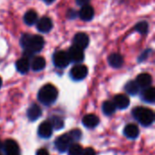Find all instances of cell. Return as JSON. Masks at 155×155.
<instances>
[{
    "label": "cell",
    "mask_w": 155,
    "mask_h": 155,
    "mask_svg": "<svg viewBox=\"0 0 155 155\" xmlns=\"http://www.w3.org/2000/svg\"><path fill=\"white\" fill-rule=\"evenodd\" d=\"M20 43L25 52H28L30 54L40 52L45 45L44 38L39 35H24L21 38Z\"/></svg>",
    "instance_id": "1"
},
{
    "label": "cell",
    "mask_w": 155,
    "mask_h": 155,
    "mask_svg": "<svg viewBox=\"0 0 155 155\" xmlns=\"http://www.w3.org/2000/svg\"><path fill=\"white\" fill-rule=\"evenodd\" d=\"M58 96V91L53 84L44 85L38 92V100L45 105H50L55 102Z\"/></svg>",
    "instance_id": "2"
},
{
    "label": "cell",
    "mask_w": 155,
    "mask_h": 155,
    "mask_svg": "<svg viewBox=\"0 0 155 155\" xmlns=\"http://www.w3.org/2000/svg\"><path fill=\"white\" fill-rule=\"evenodd\" d=\"M135 119L143 126L151 125L154 121V114L151 109L143 107H136L133 111Z\"/></svg>",
    "instance_id": "3"
},
{
    "label": "cell",
    "mask_w": 155,
    "mask_h": 155,
    "mask_svg": "<svg viewBox=\"0 0 155 155\" xmlns=\"http://www.w3.org/2000/svg\"><path fill=\"white\" fill-rule=\"evenodd\" d=\"M53 61H54V65L58 68H64L71 62L69 59L68 54L64 51L55 52L54 56H53Z\"/></svg>",
    "instance_id": "4"
},
{
    "label": "cell",
    "mask_w": 155,
    "mask_h": 155,
    "mask_svg": "<svg viewBox=\"0 0 155 155\" xmlns=\"http://www.w3.org/2000/svg\"><path fill=\"white\" fill-rule=\"evenodd\" d=\"M88 74V69L85 65L84 64H77V65H74L72 69H71V77L74 79V80H76V81H80V80H83L86 77Z\"/></svg>",
    "instance_id": "5"
},
{
    "label": "cell",
    "mask_w": 155,
    "mask_h": 155,
    "mask_svg": "<svg viewBox=\"0 0 155 155\" xmlns=\"http://www.w3.org/2000/svg\"><path fill=\"white\" fill-rule=\"evenodd\" d=\"M71 138L68 135V134H63L61 136H59L56 140H55V147L56 149L61 152V153H64L65 151L68 150L69 146L71 145Z\"/></svg>",
    "instance_id": "6"
},
{
    "label": "cell",
    "mask_w": 155,
    "mask_h": 155,
    "mask_svg": "<svg viewBox=\"0 0 155 155\" xmlns=\"http://www.w3.org/2000/svg\"><path fill=\"white\" fill-rule=\"evenodd\" d=\"M67 54H68L70 61H72L74 63H80V62L84 61V50L79 47H76L74 45L70 47Z\"/></svg>",
    "instance_id": "7"
},
{
    "label": "cell",
    "mask_w": 155,
    "mask_h": 155,
    "mask_svg": "<svg viewBox=\"0 0 155 155\" xmlns=\"http://www.w3.org/2000/svg\"><path fill=\"white\" fill-rule=\"evenodd\" d=\"M73 43L74 46L79 47L84 50L89 45V37L84 33H77L74 37Z\"/></svg>",
    "instance_id": "8"
},
{
    "label": "cell",
    "mask_w": 155,
    "mask_h": 155,
    "mask_svg": "<svg viewBox=\"0 0 155 155\" xmlns=\"http://www.w3.org/2000/svg\"><path fill=\"white\" fill-rule=\"evenodd\" d=\"M52 27H53V22L47 16L42 17L37 22V29H38V31H40L42 33H47V32H49L52 29Z\"/></svg>",
    "instance_id": "9"
},
{
    "label": "cell",
    "mask_w": 155,
    "mask_h": 155,
    "mask_svg": "<svg viewBox=\"0 0 155 155\" xmlns=\"http://www.w3.org/2000/svg\"><path fill=\"white\" fill-rule=\"evenodd\" d=\"M53 133V127L49 122H43L38 128V134L42 138H49L51 137Z\"/></svg>",
    "instance_id": "10"
},
{
    "label": "cell",
    "mask_w": 155,
    "mask_h": 155,
    "mask_svg": "<svg viewBox=\"0 0 155 155\" xmlns=\"http://www.w3.org/2000/svg\"><path fill=\"white\" fill-rule=\"evenodd\" d=\"M94 10L89 5L82 6L79 12V16L84 21H90L94 17Z\"/></svg>",
    "instance_id": "11"
},
{
    "label": "cell",
    "mask_w": 155,
    "mask_h": 155,
    "mask_svg": "<svg viewBox=\"0 0 155 155\" xmlns=\"http://www.w3.org/2000/svg\"><path fill=\"white\" fill-rule=\"evenodd\" d=\"M3 148L5 153V155L19 153L18 144L14 140H6L3 145Z\"/></svg>",
    "instance_id": "12"
},
{
    "label": "cell",
    "mask_w": 155,
    "mask_h": 155,
    "mask_svg": "<svg viewBox=\"0 0 155 155\" xmlns=\"http://www.w3.org/2000/svg\"><path fill=\"white\" fill-rule=\"evenodd\" d=\"M114 104L115 107H117L121 110H124L129 106L130 100H129L128 96H126L125 94H117L114 97Z\"/></svg>",
    "instance_id": "13"
},
{
    "label": "cell",
    "mask_w": 155,
    "mask_h": 155,
    "mask_svg": "<svg viewBox=\"0 0 155 155\" xmlns=\"http://www.w3.org/2000/svg\"><path fill=\"white\" fill-rule=\"evenodd\" d=\"M152 82H153V78H152L151 74H149L147 73L141 74L136 78V84L139 85V87H143V88L149 87L151 85Z\"/></svg>",
    "instance_id": "14"
},
{
    "label": "cell",
    "mask_w": 155,
    "mask_h": 155,
    "mask_svg": "<svg viewBox=\"0 0 155 155\" xmlns=\"http://www.w3.org/2000/svg\"><path fill=\"white\" fill-rule=\"evenodd\" d=\"M42 114V110L37 104L31 105L27 110V117L30 121H36Z\"/></svg>",
    "instance_id": "15"
},
{
    "label": "cell",
    "mask_w": 155,
    "mask_h": 155,
    "mask_svg": "<svg viewBox=\"0 0 155 155\" xmlns=\"http://www.w3.org/2000/svg\"><path fill=\"white\" fill-rule=\"evenodd\" d=\"M124 134L126 137H128L130 139H135L139 135V128L137 127V125H135L134 124H127L124 127Z\"/></svg>",
    "instance_id": "16"
},
{
    "label": "cell",
    "mask_w": 155,
    "mask_h": 155,
    "mask_svg": "<svg viewBox=\"0 0 155 155\" xmlns=\"http://www.w3.org/2000/svg\"><path fill=\"white\" fill-rule=\"evenodd\" d=\"M108 63H109V64L112 67L119 68V67H121L123 65L124 59H123V56L120 54L114 53V54H112L109 55V57H108Z\"/></svg>",
    "instance_id": "17"
},
{
    "label": "cell",
    "mask_w": 155,
    "mask_h": 155,
    "mask_svg": "<svg viewBox=\"0 0 155 155\" xmlns=\"http://www.w3.org/2000/svg\"><path fill=\"white\" fill-rule=\"evenodd\" d=\"M99 124V118L94 114H87L83 118V124L87 128H94Z\"/></svg>",
    "instance_id": "18"
},
{
    "label": "cell",
    "mask_w": 155,
    "mask_h": 155,
    "mask_svg": "<svg viewBox=\"0 0 155 155\" xmlns=\"http://www.w3.org/2000/svg\"><path fill=\"white\" fill-rule=\"evenodd\" d=\"M15 67H16L17 71L21 74L27 73L30 68V63H29L27 57H23V58L19 59L15 63Z\"/></svg>",
    "instance_id": "19"
},
{
    "label": "cell",
    "mask_w": 155,
    "mask_h": 155,
    "mask_svg": "<svg viewBox=\"0 0 155 155\" xmlns=\"http://www.w3.org/2000/svg\"><path fill=\"white\" fill-rule=\"evenodd\" d=\"M30 66L35 72L41 71L45 67V60L42 56H36L32 60V62L30 64Z\"/></svg>",
    "instance_id": "20"
},
{
    "label": "cell",
    "mask_w": 155,
    "mask_h": 155,
    "mask_svg": "<svg viewBox=\"0 0 155 155\" xmlns=\"http://www.w3.org/2000/svg\"><path fill=\"white\" fill-rule=\"evenodd\" d=\"M24 21L26 25H32L37 21V13L35 10L27 11L24 15Z\"/></svg>",
    "instance_id": "21"
},
{
    "label": "cell",
    "mask_w": 155,
    "mask_h": 155,
    "mask_svg": "<svg viewBox=\"0 0 155 155\" xmlns=\"http://www.w3.org/2000/svg\"><path fill=\"white\" fill-rule=\"evenodd\" d=\"M143 98L147 103H154L155 89L153 87H146L143 93Z\"/></svg>",
    "instance_id": "22"
},
{
    "label": "cell",
    "mask_w": 155,
    "mask_h": 155,
    "mask_svg": "<svg viewBox=\"0 0 155 155\" xmlns=\"http://www.w3.org/2000/svg\"><path fill=\"white\" fill-rule=\"evenodd\" d=\"M125 91L131 95H135L139 93V85L136 84V82L130 81L125 85Z\"/></svg>",
    "instance_id": "23"
},
{
    "label": "cell",
    "mask_w": 155,
    "mask_h": 155,
    "mask_svg": "<svg viewBox=\"0 0 155 155\" xmlns=\"http://www.w3.org/2000/svg\"><path fill=\"white\" fill-rule=\"evenodd\" d=\"M115 109H116V107H115L114 104L111 101H105L103 104V112L106 115L113 114L115 112Z\"/></svg>",
    "instance_id": "24"
},
{
    "label": "cell",
    "mask_w": 155,
    "mask_h": 155,
    "mask_svg": "<svg viewBox=\"0 0 155 155\" xmlns=\"http://www.w3.org/2000/svg\"><path fill=\"white\" fill-rule=\"evenodd\" d=\"M50 124L55 130H60L64 127V121L58 116H53L50 119Z\"/></svg>",
    "instance_id": "25"
},
{
    "label": "cell",
    "mask_w": 155,
    "mask_h": 155,
    "mask_svg": "<svg viewBox=\"0 0 155 155\" xmlns=\"http://www.w3.org/2000/svg\"><path fill=\"white\" fill-rule=\"evenodd\" d=\"M83 148L80 144H72L68 148V154L69 155H82Z\"/></svg>",
    "instance_id": "26"
},
{
    "label": "cell",
    "mask_w": 155,
    "mask_h": 155,
    "mask_svg": "<svg viewBox=\"0 0 155 155\" xmlns=\"http://www.w3.org/2000/svg\"><path fill=\"white\" fill-rule=\"evenodd\" d=\"M148 28H149V25H148L147 22H145V21L139 22V23L135 25V30H136L137 32H139L140 34H143V35L147 34Z\"/></svg>",
    "instance_id": "27"
},
{
    "label": "cell",
    "mask_w": 155,
    "mask_h": 155,
    "mask_svg": "<svg viewBox=\"0 0 155 155\" xmlns=\"http://www.w3.org/2000/svg\"><path fill=\"white\" fill-rule=\"evenodd\" d=\"M68 135L70 136L72 141H78L82 137V132L79 129H74L68 134Z\"/></svg>",
    "instance_id": "28"
},
{
    "label": "cell",
    "mask_w": 155,
    "mask_h": 155,
    "mask_svg": "<svg viewBox=\"0 0 155 155\" xmlns=\"http://www.w3.org/2000/svg\"><path fill=\"white\" fill-rule=\"evenodd\" d=\"M82 155H95V152L93 148H86L84 151H83Z\"/></svg>",
    "instance_id": "29"
},
{
    "label": "cell",
    "mask_w": 155,
    "mask_h": 155,
    "mask_svg": "<svg viewBox=\"0 0 155 155\" xmlns=\"http://www.w3.org/2000/svg\"><path fill=\"white\" fill-rule=\"evenodd\" d=\"M75 1H76L77 5H79L81 6H84V5H88V3H89L90 0H75Z\"/></svg>",
    "instance_id": "30"
},
{
    "label": "cell",
    "mask_w": 155,
    "mask_h": 155,
    "mask_svg": "<svg viewBox=\"0 0 155 155\" xmlns=\"http://www.w3.org/2000/svg\"><path fill=\"white\" fill-rule=\"evenodd\" d=\"M36 155H49V153L45 149H39L36 152Z\"/></svg>",
    "instance_id": "31"
},
{
    "label": "cell",
    "mask_w": 155,
    "mask_h": 155,
    "mask_svg": "<svg viewBox=\"0 0 155 155\" xmlns=\"http://www.w3.org/2000/svg\"><path fill=\"white\" fill-rule=\"evenodd\" d=\"M76 16V12L74 10H70L68 12V17L69 18H74Z\"/></svg>",
    "instance_id": "32"
},
{
    "label": "cell",
    "mask_w": 155,
    "mask_h": 155,
    "mask_svg": "<svg viewBox=\"0 0 155 155\" xmlns=\"http://www.w3.org/2000/svg\"><path fill=\"white\" fill-rule=\"evenodd\" d=\"M46 4H51V3H53L54 0H44Z\"/></svg>",
    "instance_id": "33"
},
{
    "label": "cell",
    "mask_w": 155,
    "mask_h": 155,
    "mask_svg": "<svg viewBox=\"0 0 155 155\" xmlns=\"http://www.w3.org/2000/svg\"><path fill=\"white\" fill-rule=\"evenodd\" d=\"M1 85H2V79H1V77H0V87H1Z\"/></svg>",
    "instance_id": "34"
},
{
    "label": "cell",
    "mask_w": 155,
    "mask_h": 155,
    "mask_svg": "<svg viewBox=\"0 0 155 155\" xmlns=\"http://www.w3.org/2000/svg\"><path fill=\"white\" fill-rule=\"evenodd\" d=\"M9 155H20V153H15V154H9Z\"/></svg>",
    "instance_id": "35"
},
{
    "label": "cell",
    "mask_w": 155,
    "mask_h": 155,
    "mask_svg": "<svg viewBox=\"0 0 155 155\" xmlns=\"http://www.w3.org/2000/svg\"><path fill=\"white\" fill-rule=\"evenodd\" d=\"M1 148H2V144H1V142H0V150H1Z\"/></svg>",
    "instance_id": "36"
}]
</instances>
